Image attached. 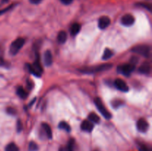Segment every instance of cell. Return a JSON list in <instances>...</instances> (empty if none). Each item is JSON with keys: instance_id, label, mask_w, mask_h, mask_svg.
Returning a JSON list of instances; mask_svg holds the SVG:
<instances>
[{"instance_id": "obj_26", "label": "cell", "mask_w": 152, "mask_h": 151, "mask_svg": "<svg viewBox=\"0 0 152 151\" xmlns=\"http://www.w3.org/2000/svg\"><path fill=\"white\" fill-rule=\"evenodd\" d=\"M140 151H151V150L148 146H145V145H142V146L140 147Z\"/></svg>"}, {"instance_id": "obj_22", "label": "cell", "mask_w": 152, "mask_h": 151, "mask_svg": "<svg viewBox=\"0 0 152 151\" xmlns=\"http://www.w3.org/2000/svg\"><path fill=\"white\" fill-rule=\"evenodd\" d=\"M123 102L120 100V99H115V100L112 101V102H111V105H112L113 107L115 108V109L121 107L122 105H123Z\"/></svg>"}, {"instance_id": "obj_20", "label": "cell", "mask_w": 152, "mask_h": 151, "mask_svg": "<svg viewBox=\"0 0 152 151\" xmlns=\"http://www.w3.org/2000/svg\"><path fill=\"white\" fill-rule=\"evenodd\" d=\"M59 127L60 129H62V130H65V131L67 132L71 131V127H70L69 124L67 122H65V121H61L59 124Z\"/></svg>"}, {"instance_id": "obj_15", "label": "cell", "mask_w": 152, "mask_h": 151, "mask_svg": "<svg viewBox=\"0 0 152 151\" xmlns=\"http://www.w3.org/2000/svg\"><path fill=\"white\" fill-rule=\"evenodd\" d=\"M67 40V33L65 31H60V32L58 33L57 36V41L58 42L60 43V44H63Z\"/></svg>"}, {"instance_id": "obj_1", "label": "cell", "mask_w": 152, "mask_h": 151, "mask_svg": "<svg viewBox=\"0 0 152 151\" xmlns=\"http://www.w3.org/2000/svg\"><path fill=\"white\" fill-rule=\"evenodd\" d=\"M111 68H112V65L111 64H104V65H97V66L81 68L80 69V71L82 73H94L101 72V71L108 70Z\"/></svg>"}, {"instance_id": "obj_3", "label": "cell", "mask_w": 152, "mask_h": 151, "mask_svg": "<svg viewBox=\"0 0 152 151\" xmlns=\"http://www.w3.org/2000/svg\"><path fill=\"white\" fill-rule=\"evenodd\" d=\"M94 103L96 105V108L98 109V110L100 112V113L105 117L107 119H109L111 118V114L108 112V110H107V108L104 106L103 103L101 101V99L99 98H96L94 100Z\"/></svg>"}, {"instance_id": "obj_11", "label": "cell", "mask_w": 152, "mask_h": 151, "mask_svg": "<svg viewBox=\"0 0 152 151\" xmlns=\"http://www.w3.org/2000/svg\"><path fill=\"white\" fill-rule=\"evenodd\" d=\"M139 72L144 75H148L151 73V65L148 62H144L139 68Z\"/></svg>"}, {"instance_id": "obj_9", "label": "cell", "mask_w": 152, "mask_h": 151, "mask_svg": "<svg viewBox=\"0 0 152 151\" xmlns=\"http://www.w3.org/2000/svg\"><path fill=\"white\" fill-rule=\"evenodd\" d=\"M148 127H149V124H148V121L144 118H140L138 120L137 123V130L142 133H145L148 130Z\"/></svg>"}, {"instance_id": "obj_5", "label": "cell", "mask_w": 152, "mask_h": 151, "mask_svg": "<svg viewBox=\"0 0 152 151\" xmlns=\"http://www.w3.org/2000/svg\"><path fill=\"white\" fill-rule=\"evenodd\" d=\"M132 51L147 58L150 55V47L148 45H138L134 47Z\"/></svg>"}, {"instance_id": "obj_17", "label": "cell", "mask_w": 152, "mask_h": 151, "mask_svg": "<svg viewBox=\"0 0 152 151\" xmlns=\"http://www.w3.org/2000/svg\"><path fill=\"white\" fill-rule=\"evenodd\" d=\"M16 93H17L18 96L22 99H26L27 96H28V93H27V92L25 91V89L22 87H19V88L17 89V90H16Z\"/></svg>"}, {"instance_id": "obj_24", "label": "cell", "mask_w": 152, "mask_h": 151, "mask_svg": "<svg viewBox=\"0 0 152 151\" xmlns=\"http://www.w3.org/2000/svg\"><path fill=\"white\" fill-rule=\"evenodd\" d=\"M137 5H139L141 6V7H143L145 8H146L148 11H151V4H145V3H138L137 4Z\"/></svg>"}, {"instance_id": "obj_4", "label": "cell", "mask_w": 152, "mask_h": 151, "mask_svg": "<svg viewBox=\"0 0 152 151\" xmlns=\"http://www.w3.org/2000/svg\"><path fill=\"white\" fill-rule=\"evenodd\" d=\"M25 44V39L22 38H19L12 42L10 47V53L12 55H16L19 51L22 46Z\"/></svg>"}, {"instance_id": "obj_12", "label": "cell", "mask_w": 152, "mask_h": 151, "mask_svg": "<svg viewBox=\"0 0 152 151\" xmlns=\"http://www.w3.org/2000/svg\"><path fill=\"white\" fill-rule=\"evenodd\" d=\"M44 63L47 67L50 66L53 63V56L50 50H47L44 53Z\"/></svg>"}, {"instance_id": "obj_6", "label": "cell", "mask_w": 152, "mask_h": 151, "mask_svg": "<svg viewBox=\"0 0 152 151\" xmlns=\"http://www.w3.org/2000/svg\"><path fill=\"white\" fill-rule=\"evenodd\" d=\"M135 66L132 64H126V65H121L118 68V71L120 73H121L123 75L126 76H129L131 75L132 72L134 70Z\"/></svg>"}, {"instance_id": "obj_7", "label": "cell", "mask_w": 152, "mask_h": 151, "mask_svg": "<svg viewBox=\"0 0 152 151\" xmlns=\"http://www.w3.org/2000/svg\"><path fill=\"white\" fill-rule=\"evenodd\" d=\"M114 85H115L116 88L118 89L119 90L123 92H128L129 90V86L126 83L124 80L121 79V78H117L114 81Z\"/></svg>"}, {"instance_id": "obj_14", "label": "cell", "mask_w": 152, "mask_h": 151, "mask_svg": "<svg viewBox=\"0 0 152 151\" xmlns=\"http://www.w3.org/2000/svg\"><path fill=\"white\" fill-rule=\"evenodd\" d=\"M42 129L44 130L46 136H48V139H51L52 138V130L51 128H50V125L48 124L47 123H43L42 124Z\"/></svg>"}, {"instance_id": "obj_19", "label": "cell", "mask_w": 152, "mask_h": 151, "mask_svg": "<svg viewBox=\"0 0 152 151\" xmlns=\"http://www.w3.org/2000/svg\"><path fill=\"white\" fill-rule=\"evenodd\" d=\"M88 118L90 120L91 122L93 123H99L100 121V118L98 116V115H96L95 113H91L88 115Z\"/></svg>"}, {"instance_id": "obj_28", "label": "cell", "mask_w": 152, "mask_h": 151, "mask_svg": "<svg viewBox=\"0 0 152 151\" xmlns=\"http://www.w3.org/2000/svg\"><path fill=\"white\" fill-rule=\"evenodd\" d=\"M73 1H74V0H61V1H62L64 4H71V3L73 2Z\"/></svg>"}, {"instance_id": "obj_31", "label": "cell", "mask_w": 152, "mask_h": 151, "mask_svg": "<svg viewBox=\"0 0 152 151\" xmlns=\"http://www.w3.org/2000/svg\"><path fill=\"white\" fill-rule=\"evenodd\" d=\"M2 55H3V49L2 47L0 46V59H1V58H2Z\"/></svg>"}, {"instance_id": "obj_30", "label": "cell", "mask_w": 152, "mask_h": 151, "mask_svg": "<svg viewBox=\"0 0 152 151\" xmlns=\"http://www.w3.org/2000/svg\"><path fill=\"white\" fill-rule=\"evenodd\" d=\"M29 1H31V2L32 3V4H39V3L41 2V1H42V0H29Z\"/></svg>"}, {"instance_id": "obj_13", "label": "cell", "mask_w": 152, "mask_h": 151, "mask_svg": "<svg viewBox=\"0 0 152 151\" xmlns=\"http://www.w3.org/2000/svg\"><path fill=\"white\" fill-rule=\"evenodd\" d=\"M94 125L92 124V122L91 121H87V120H85L83 121V123L81 124V129L83 131L86 132H91L93 130Z\"/></svg>"}, {"instance_id": "obj_21", "label": "cell", "mask_w": 152, "mask_h": 151, "mask_svg": "<svg viewBox=\"0 0 152 151\" xmlns=\"http://www.w3.org/2000/svg\"><path fill=\"white\" fill-rule=\"evenodd\" d=\"M5 151H19V147L14 143H10L6 146Z\"/></svg>"}, {"instance_id": "obj_18", "label": "cell", "mask_w": 152, "mask_h": 151, "mask_svg": "<svg viewBox=\"0 0 152 151\" xmlns=\"http://www.w3.org/2000/svg\"><path fill=\"white\" fill-rule=\"evenodd\" d=\"M113 55H114V53H113L112 50H111V49L106 48L104 50L103 55H102V59H104V60L109 59L110 58L112 57Z\"/></svg>"}, {"instance_id": "obj_2", "label": "cell", "mask_w": 152, "mask_h": 151, "mask_svg": "<svg viewBox=\"0 0 152 151\" xmlns=\"http://www.w3.org/2000/svg\"><path fill=\"white\" fill-rule=\"evenodd\" d=\"M28 70L34 74L36 76H41L42 73L43 72L42 67L41 64H40L39 57L38 55H37V59H36L35 62L32 64V65H28Z\"/></svg>"}, {"instance_id": "obj_16", "label": "cell", "mask_w": 152, "mask_h": 151, "mask_svg": "<svg viewBox=\"0 0 152 151\" xmlns=\"http://www.w3.org/2000/svg\"><path fill=\"white\" fill-rule=\"evenodd\" d=\"M81 29V26L80 24L78 23H74V25L71 26V33L72 36H76L79 32L80 31Z\"/></svg>"}, {"instance_id": "obj_27", "label": "cell", "mask_w": 152, "mask_h": 151, "mask_svg": "<svg viewBox=\"0 0 152 151\" xmlns=\"http://www.w3.org/2000/svg\"><path fill=\"white\" fill-rule=\"evenodd\" d=\"M16 128H17L18 132H20L21 130H22V123L20 122V121H18L17 126H16Z\"/></svg>"}, {"instance_id": "obj_29", "label": "cell", "mask_w": 152, "mask_h": 151, "mask_svg": "<svg viewBox=\"0 0 152 151\" xmlns=\"http://www.w3.org/2000/svg\"><path fill=\"white\" fill-rule=\"evenodd\" d=\"M59 151H71V150L69 149L68 146H65V147H62L59 149Z\"/></svg>"}, {"instance_id": "obj_8", "label": "cell", "mask_w": 152, "mask_h": 151, "mask_svg": "<svg viewBox=\"0 0 152 151\" xmlns=\"http://www.w3.org/2000/svg\"><path fill=\"white\" fill-rule=\"evenodd\" d=\"M135 22V19L132 14H126L122 17L121 19V23L123 24L124 26L130 27L134 25Z\"/></svg>"}, {"instance_id": "obj_10", "label": "cell", "mask_w": 152, "mask_h": 151, "mask_svg": "<svg viewBox=\"0 0 152 151\" xmlns=\"http://www.w3.org/2000/svg\"><path fill=\"white\" fill-rule=\"evenodd\" d=\"M111 24V19L108 16H102L98 21V26L100 29L104 30L108 28Z\"/></svg>"}, {"instance_id": "obj_25", "label": "cell", "mask_w": 152, "mask_h": 151, "mask_svg": "<svg viewBox=\"0 0 152 151\" xmlns=\"http://www.w3.org/2000/svg\"><path fill=\"white\" fill-rule=\"evenodd\" d=\"M7 113L10 114V115H15L16 113V110L13 107H7Z\"/></svg>"}, {"instance_id": "obj_23", "label": "cell", "mask_w": 152, "mask_h": 151, "mask_svg": "<svg viewBox=\"0 0 152 151\" xmlns=\"http://www.w3.org/2000/svg\"><path fill=\"white\" fill-rule=\"evenodd\" d=\"M28 148H29L30 151H37V150H38V145H37V144L35 143V142H30Z\"/></svg>"}]
</instances>
